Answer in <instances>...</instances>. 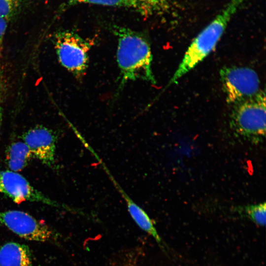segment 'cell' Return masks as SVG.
Listing matches in <instances>:
<instances>
[{
	"mask_svg": "<svg viewBox=\"0 0 266 266\" xmlns=\"http://www.w3.org/2000/svg\"><path fill=\"white\" fill-rule=\"evenodd\" d=\"M117 37V62L120 70V91L129 81L137 79L155 85L152 70V55L150 43L142 33L128 28L113 25L111 28Z\"/></svg>",
	"mask_w": 266,
	"mask_h": 266,
	"instance_id": "cell-1",
	"label": "cell"
},
{
	"mask_svg": "<svg viewBox=\"0 0 266 266\" xmlns=\"http://www.w3.org/2000/svg\"><path fill=\"white\" fill-rule=\"evenodd\" d=\"M246 0H230L221 11L195 38L166 88L176 83L192 69L214 48L231 18Z\"/></svg>",
	"mask_w": 266,
	"mask_h": 266,
	"instance_id": "cell-2",
	"label": "cell"
},
{
	"mask_svg": "<svg viewBox=\"0 0 266 266\" xmlns=\"http://www.w3.org/2000/svg\"><path fill=\"white\" fill-rule=\"evenodd\" d=\"M54 41L61 64L77 78H82L88 67L91 42L68 30L58 32Z\"/></svg>",
	"mask_w": 266,
	"mask_h": 266,
	"instance_id": "cell-3",
	"label": "cell"
},
{
	"mask_svg": "<svg viewBox=\"0 0 266 266\" xmlns=\"http://www.w3.org/2000/svg\"><path fill=\"white\" fill-rule=\"evenodd\" d=\"M232 126L239 134L261 138L266 134V96L261 92L250 99L234 105Z\"/></svg>",
	"mask_w": 266,
	"mask_h": 266,
	"instance_id": "cell-4",
	"label": "cell"
},
{
	"mask_svg": "<svg viewBox=\"0 0 266 266\" xmlns=\"http://www.w3.org/2000/svg\"><path fill=\"white\" fill-rule=\"evenodd\" d=\"M223 90L228 102L236 104L258 95L260 79L257 73L247 67H226L220 72Z\"/></svg>",
	"mask_w": 266,
	"mask_h": 266,
	"instance_id": "cell-5",
	"label": "cell"
},
{
	"mask_svg": "<svg viewBox=\"0 0 266 266\" xmlns=\"http://www.w3.org/2000/svg\"><path fill=\"white\" fill-rule=\"evenodd\" d=\"M0 193L6 196L17 203L27 201L37 202L68 211H73L68 206L61 204L45 196L33 187L26 178L18 172L4 170L0 167Z\"/></svg>",
	"mask_w": 266,
	"mask_h": 266,
	"instance_id": "cell-6",
	"label": "cell"
},
{
	"mask_svg": "<svg viewBox=\"0 0 266 266\" xmlns=\"http://www.w3.org/2000/svg\"><path fill=\"white\" fill-rule=\"evenodd\" d=\"M0 223L20 237L29 240L46 242L55 238L54 232L48 226L22 211H0Z\"/></svg>",
	"mask_w": 266,
	"mask_h": 266,
	"instance_id": "cell-7",
	"label": "cell"
},
{
	"mask_svg": "<svg viewBox=\"0 0 266 266\" xmlns=\"http://www.w3.org/2000/svg\"><path fill=\"white\" fill-rule=\"evenodd\" d=\"M23 141L30 149L33 157L51 167L55 166L56 136L50 130L37 126L26 132Z\"/></svg>",
	"mask_w": 266,
	"mask_h": 266,
	"instance_id": "cell-8",
	"label": "cell"
},
{
	"mask_svg": "<svg viewBox=\"0 0 266 266\" xmlns=\"http://www.w3.org/2000/svg\"><path fill=\"white\" fill-rule=\"evenodd\" d=\"M82 4L127 8L146 17L162 14L169 8L168 0H67L68 6Z\"/></svg>",
	"mask_w": 266,
	"mask_h": 266,
	"instance_id": "cell-9",
	"label": "cell"
},
{
	"mask_svg": "<svg viewBox=\"0 0 266 266\" xmlns=\"http://www.w3.org/2000/svg\"><path fill=\"white\" fill-rule=\"evenodd\" d=\"M109 179L126 201L129 214L136 225L157 242L161 243V238L146 212L130 198L113 176H111Z\"/></svg>",
	"mask_w": 266,
	"mask_h": 266,
	"instance_id": "cell-10",
	"label": "cell"
},
{
	"mask_svg": "<svg viewBox=\"0 0 266 266\" xmlns=\"http://www.w3.org/2000/svg\"><path fill=\"white\" fill-rule=\"evenodd\" d=\"M29 247L16 242H8L0 246V266H33Z\"/></svg>",
	"mask_w": 266,
	"mask_h": 266,
	"instance_id": "cell-11",
	"label": "cell"
},
{
	"mask_svg": "<svg viewBox=\"0 0 266 266\" xmlns=\"http://www.w3.org/2000/svg\"><path fill=\"white\" fill-rule=\"evenodd\" d=\"M33 157L30 149L23 141L12 143L7 149V164L13 171H21Z\"/></svg>",
	"mask_w": 266,
	"mask_h": 266,
	"instance_id": "cell-12",
	"label": "cell"
},
{
	"mask_svg": "<svg viewBox=\"0 0 266 266\" xmlns=\"http://www.w3.org/2000/svg\"><path fill=\"white\" fill-rule=\"evenodd\" d=\"M244 211L246 215L256 224L261 226L266 224V203L250 205L245 206Z\"/></svg>",
	"mask_w": 266,
	"mask_h": 266,
	"instance_id": "cell-13",
	"label": "cell"
},
{
	"mask_svg": "<svg viewBox=\"0 0 266 266\" xmlns=\"http://www.w3.org/2000/svg\"><path fill=\"white\" fill-rule=\"evenodd\" d=\"M20 0H0V18L7 19L17 10Z\"/></svg>",
	"mask_w": 266,
	"mask_h": 266,
	"instance_id": "cell-14",
	"label": "cell"
},
{
	"mask_svg": "<svg viewBox=\"0 0 266 266\" xmlns=\"http://www.w3.org/2000/svg\"><path fill=\"white\" fill-rule=\"evenodd\" d=\"M7 28L6 19L0 18V51L1 50L2 42Z\"/></svg>",
	"mask_w": 266,
	"mask_h": 266,
	"instance_id": "cell-15",
	"label": "cell"
},
{
	"mask_svg": "<svg viewBox=\"0 0 266 266\" xmlns=\"http://www.w3.org/2000/svg\"><path fill=\"white\" fill-rule=\"evenodd\" d=\"M1 114L0 110V127L1 125Z\"/></svg>",
	"mask_w": 266,
	"mask_h": 266,
	"instance_id": "cell-16",
	"label": "cell"
}]
</instances>
